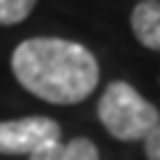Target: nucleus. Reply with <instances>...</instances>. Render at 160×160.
<instances>
[{
    "mask_svg": "<svg viewBox=\"0 0 160 160\" xmlns=\"http://www.w3.org/2000/svg\"><path fill=\"white\" fill-rule=\"evenodd\" d=\"M19 86L51 104H80L99 86V62L86 46L64 38H27L11 53Z\"/></svg>",
    "mask_w": 160,
    "mask_h": 160,
    "instance_id": "obj_1",
    "label": "nucleus"
},
{
    "mask_svg": "<svg viewBox=\"0 0 160 160\" xmlns=\"http://www.w3.org/2000/svg\"><path fill=\"white\" fill-rule=\"evenodd\" d=\"M96 115L109 136L118 142H144L158 128L160 112L131 83L112 80L96 104Z\"/></svg>",
    "mask_w": 160,
    "mask_h": 160,
    "instance_id": "obj_2",
    "label": "nucleus"
},
{
    "mask_svg": "<svg viewBox=\"0 0 160 160\" xmlns=\"http://www.w3.org/2000/svg\"><path fill=\"white\" fill-rule=\"evenodd\" d=\"M59 123L46 115L0 120V155H35L51 144H59Z\"/></svg>",
    "mask_w": 160,
    "mask_h": 160,
    "instance_id": "obj_3",
    "label": "nucleus"
},
{
    "mask_svg": "<svg viewBox=\"0 0 160 160\" xmlns=\"http://www.w3.org/2000/svg\"><path fill=\"white\" fill-rule=\"evenodd\" d=\"M131 32L144 48L160 53V0H142L131 11Z\"/></svg>",
    "mask_w": 160,
    "mask_h": 160,
    "instance_id": "obj_4",
    "label": "nucleus"
},
{
    "mask_svg": "<svg viewBox=\"0 0 160 160\" xmlns=\"http://www.w3.org/2000/svg\"><path fill=\"white\" fill-rule=\"evenodd\" d=\"M29 160H99V149L91 139L75 136L67 144L59 142V144H51V147L29 155Z\"/></svg>",
    "mask_w": 160,
    "mask_h": 160,
    "instance_id": "obj_5",
    "label": "nucleus"
},
{
    "mask_svg": "<svg viewBox=\"0 0 160 160\" xmlns=\"http://www.w3.org/2000/svg\"><path fill=\"white\" fill-rule=\"evenodd\" d=\"M38 0H0V27L22 24L35 11Z\"/></svg>",
    "mask_w": 160,
    "mask_h": 160,
    "instance_id": "obj_6",
    "label": "nucleus"
},
{
    "mask_svg": "<svg viewBox=\"0 0 160 160\" xmlns=\"http://www.w3.org/2000/svg\"><path fill=\"white\" fill-rule=\"evenodd\" d=\"M144 155L147 160H160V123L147 139H144Z\"/></svg>",
    "mask_w": 160,
    "mask_h": 160,
    "instance_id": "obj_7",
    "label": "nucleus"
}]
</instances>
